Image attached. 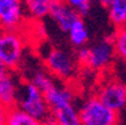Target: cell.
I'll return each mask as SVG.
<instances>
[{
	"instance_id": "1",
	"label": "cell",
	"mask_w": 126,
	"mask_h": 125,
	"mask_svg": "<svg viewBox=\"0 0 126 125\" xmlns=\"http://www.w3.org/2000/svg\"><path fill=\"white\" fill-rule=\"evenodd\" d=\"M44 94L51 116L61 125H81L79 108L75 106L74 95L69 88L55 81L47 71H35L30 80Z\"/></svg>"
},
{
	"instance_id": "2",
	"label": "cell",
	"mask_w": 126,
	"mask_h": 125,
	"mask_svg": "<svg viewBox=\"0 0 126 125\" xmlns=\"http://www.w3.org/2000/svg\"><path fill=\"white\" fill-rule=\"evenodd\" d=\"M81 125H117L119 114L107 106L97 98L89 96L79 108Z\"/></svg>"
},
{
	"instance_id": "3",
	"label": "cell",
	"mask_w": 126,
	"mask_h": 125,
	"mask_svg": "<svg viewBox=\"0 0 126 125\" xmlns=\"http://www.w3.org/2000/svg\"><path fill=\"white\" fill-rule=\"evenodd\" d=\"M17 108L34 119L39 120L40 123H43L51 115L44 94L31 81L24 83L20 86Z\"/></svg>"
},
{
	"instance_id": "4",
	"label": "cell",
	"mask_w": 126,
	"mask_h": 125,
	"mask_svg": "<svg viewBox=\"0 0 126 125\" xmlns=\"http://www.w3.org/2000/svg\"><path fill=\"white\" fill-rule=\"evenodd\" d=\"M45 65L52 76L61 80H67L76 73L78 59L67 50L51 48L45 55Z\"/></svg>"
},
{
	"instance_id": "5",
	"label": "cell",
	"mask_w": 126,
	"mask_h": 125,
	"mask_svg": "<svg viewBox=\"0 0 126 125\" xmlns=\"http://www.w3.org/2000/svg\"><path fill=\"white\" fill-rule=\"evenodd\" d=\"M24 54V41L19 31L0 30V63L13 70L20 65Z\"/></svg>"
},
{
	"instance_id": "6",
	"label": "cell",
	"mask_w": 126,
	"mask_h": 125,
	"mask_svg": "<svg viewBox=\"0 0 126 125\" xmlns=\"http://www.w3.org/2000/svg\"><path fill=\"white\" fill-rule=\"evenodd\" d=\"M115 55L116 50L112 39H101L87 46V60L85 66L94 70H102L111 65Z\"/></svg>"
},
{
	"instance_id": "7",
	"label": "cell",
	"mask_w": 126,
	"mask_h": 125,
	"mask_svg": "<svg viewBox=\"0 0 126 125\" xmlns=\"http://www.w3.org/2000/svg\"><path fill=\"white\" fill-rule=\"evenodd\" d=\"M25 14V5L20 0H0V30L17 31Z\"/></svg>"
},
{
	"instance_id": "8",
	"label": "cell",
	"mask_w": 126,
	"mask_h": 125,
	"mask_svg": "<svg viewBox=\"0 0 126 125\" xmlns=\"http://www.w3.org/2000/svg\"><path fill=\"white\" fill-rule=\"evenodd\" d=\"M97 98L107 108L119 113L126 108V84L119 80H109L99 89Z\"/></svg>"
},
{
	"instance_id": "9",
	"label": "cell",
	"mask_w": 126,
	"mask_h": 125,
	"mask_svg": "<svg viewBox=\"0 0 126 125\" xmlns=\"http://www.w3.org/2000/svg\"><path fill=\"white\" fill-rule=\"evenodd\" d=\"M49 16L56 23L59 29L65 33H67L71 26L79 19H81L69 5L67 1H61V0H51Z\"/></svg>"
},
{
	"instance_id": "10",
	"label": "cell",
	"mask_w": 126,
	"mask_h": 125,
	"mask_svg": "<svg viewBox=\"0 0 126 125\" xmlns=\"http://www.w3.org/2000/svg\"><path fill=\"white\" fill-rule=\"evenodd\" d=\"M19 90L15 78L11 73L0 79V103H1L8 110L17 108L19 101Z\"/></svg>"
},
{
	"instance_id": "11",
	"label": "cell",
	"mask_w": 126,
	"mask_h": 125,
	"mask_svg": "<svg viewBox=\"0 0 126 125\" xmlns=\"http://www.w3.org/2000/svg\"><path fill=\"white\" fill-rule=\"evenodd\" d=\"M101 5L106 8L109 19L116 30L126 26V0H105Z\"/></svg>"
},
{
	"instance_id": "12",
	"label": "cell",
	"mask_w": 126,
	"mask_h": 125,
	"mask_svg": "<svg viewBox=\"0 0 126 125\" xmlns=\"http://www.w3.org/2000/svg\"><path fill=\"white\" fill-rule=\"evenodd\" d=\"M50 4L51 0H28L24 3L26 15L35 20H41L50 15Z\"/></svg>"
},
{
	"instance_id": "13",
	"label": "cell",
	"mask_w": 126,
	"mask_h": 125,
	"mask_svg": "<svg viewBox=\"0 0 126 125\" xmlns=\"http://www.w3.org/2000/svg\"><path fill=\"white\" fill-rule=\"evenodd\" d=\"M69 35V40L76 48H84L85 44L89 40V31L87 28L84 23L82 19H79L73 26L70 28V30L67 31Z\"/></svg>"
},
{
	"instance_id": "14",
	"label": "cell",
	"mask_w": 126,
	"mask_h": 125,
	"mask_svg": "<svg viewBox=\"0 0 126 125\" xmlns=\"http://www.w3.org/2000/svg\"><path fill=\"white\" fill-rule=\"evenodd\" d=\"M6 125H43L39 120L34 119L19 108H14L8 111Z\"/></svg>"
},
{
	"instance_id": "15",
	"label": "cell",
	"mask_w": 126,
	"mask_h": 125,
	"mask_svg": "<svg viewBox=\"0 0 126 125\" xmlns=\"http://www.w3.org/2000/svg\"><path fill=\"white\" fill-rule=\"evenodd\" d=\"M116 55L126 61V26L117 29L112 36Z\"/></svg>"
},
{
	"instance_id": "16",
	"label": "cell",
	"mask_w": 126,
	"mask_h": 125,
	"mask_svg": "<svg viewBox=\"0 0 126 125\" xmlns=\"http://www.w3.org/2000/svg\"><path fill=\"white\" fill-rule=\"evenodd\" d=\"M67 3L81 19L89 15V13L91 11V1H89V0H69Z\"/></svg>"
},
{
	"instance_id": "17",
	"label": "cell",
	"mask_w": 126,
	"mask_h": 125,
	"mask_svg": "<svg viewBox=\"0 0 126 125\" xmlns=\"http://www.w3.org/2000/svg\"><path fill=\"white\" fill-rule=\"evenodd\" d=\"M8 109L0 103V125H6V118H8Z\"/></svg>"
},
{
	"instance_id": "18",
	"label": "cell",
	"mask_w": 126,
	"mask_h": 125,
	"mask_svg": "<svg viewBox=\"0 0 126 125\" xmlns=\"http://www.w3.org/2000/svg\"><path fill=\"white\" fill-rule=\"evenodd\" d=\"M41 124H43V125H61V124H59V123H58L55 119H54L51 115H50V116H49L46 120H44Z\"/></svg>"
}]
</instances>
